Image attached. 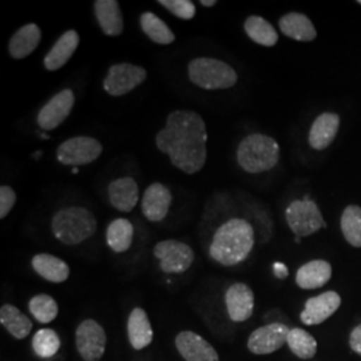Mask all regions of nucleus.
I'll use <instances>...</instances> for the list:
<instances>
[{
  "label": "nucleus",
  "mask_w": 361,
  "mask_h": 361,
  "mask_svg": "<svg viewBox=\"0 0 361 361\" xmlns=\"http://www.w3.org/2000/svg\"><path fill=\"white\" fill-rule=\"evenodd\" d=\"M207 123L192 110H176L155 135V146L168 154L174 168L186 174L201 171L207 158Z\"/></svg>",
  "instance_id": "f257e3e1"
},
{
  "label": "nucleus",
  "mask_w": 361,
  "mask_h": 361,
  "mask_svg": "<svg viewBox=\"0 0 361 361\" xmlns=\"http://www.w3.org/2000/svg\"><path fill=\"white\" fill-rule=\"evenodd\" d=\"M255 246V229L244 219H232L214 233L209 255L224 267H234L249 257Z\"/></svg>",
  "instance_id": "f03ea898"
},
{
  "label": "nucleus",
  "mask_w": 361,
  "mask_h": 361,
  "mask_svg": "<svg viewBox=\"0 0 361 361\" xmlns=\"http://www.w3.org/2000/svg\"><path fill=\"white\" fill-rule=\"evenodd\" d=\"M98 222L89 209L71 207L61 209L52 217L51 231L65 245H78L97 232Z\"/></svg>",
  "instance_id": "7ed1b4c3"
},
{
  "label": "nucleus",
  "mask_w": 361,
  "mask_h": 361,
  "mask_svg": "<svg viewBox=\"0 0 361 361\" xmlns=\"http://www.w3.org/2000/svg\"><path fill=\"white\" fill-rule=\"evenodd\" d=\"M280 161V146L274 138L265 134H250L244 138L237 149V162L250 174L265 173Z\"/></svg>",
  "instance_id": "20e7f679"
},
{
  "label": "nucleus",
  "mask_w": 361,
  "mask_h": 361,
  "mask_svg": "<svg viewBox=\"0 0 361 361\" xmlns=\"http://www.w3.org/2000/svg\"><path fill=\"white\" fill-rule=\"evenodd\" d=\"M190 82L204 90L232 89L238 77L232 66L214 58H195L188 66Z\"/></svg>",
  "instance_id": "39448f33"
},
{
  "label": "nucleus",
  "mask_w": 361,
  "mask_h": 361,
  "mask_svg": "<svg viewBox=\"0 0 361 361\" xmlns=\"http://www.w3.org/2000/svg\"><path fill=\"white\" fill-rule=\"evenodd\" d=\"M285 219L298 238L312 235L326 226L320 209L312 200L293 201L285 210Z\"/></svg>",
  "instance_id": "423d86ee"
},
{
  "label": "nucleus",
  "mask_w": 361,
  "mask_h": 361,
  "mask_svg": "<svg viewBox=\"0 0 361 361\" xmlns=\"http://www.w3.org/2000/svg\"><path fill=\"white\" fill-rule=\"evenodd\" d=\"M104 146L91 137H74L59 145L56 149V159L65 166H85L102 155Z\"/></svg>",
  "instance_id": "0eeeda50"
},
{
  "label": "nucleus",
  "mask_w": 361,
  "mask_h": 361,
  "mask_svg": "<svg viewBox=\"0 0 361 361\" xmlns=\"http://www.w3.org/2000/svg\"><path fill=\"white\" fill-rule=\"evenodd\" d=\"M146 78L147 71L141 66L116 63L109 68L104 89L111 97H122L141 86Z\"/></svg>",
  "instance_id": "6e6552de"
},
{
  "label": "nucleus",
  "mask_w": 361,
  "mask_h": 361,
  "mask_svg": "<svg viewBox=\"0 0 361 361\" xmlns=\"http://www.w3.org/2000/svg\"><path fill=\"white\" fill-rule=\"evenodd\" d=\"M154 256L159 259L161 269L169 274L188 271L194 261L193 249L177 240H165L154 246Z\"/></svg>",
  "instance_id": "1a4fd4ad"
},
{
  "label": "nucleus",
  "mask_w": 361,
  "mask_h": 361,
  "mask_svg": "<svg viewBox=\"0 0 361 361\" xmlns=\"http://www.w3.org/2000/svg\"><path fill=\"white\" fill-rule=\"evenodd\" d=\"M77 349L85 361H99L106 349V334L95 320H85L77 328Z\"/></svg>",
  "instance_id": "9d476101"
},
{
  "label": "nucleus",
  "mask_w": 361,
  "mask_h": 361,
  "mask_svg": "<svg viewBox=\"0 0 361 361\" xmlns=\"http://www.w3.org/2000/svg\"><path fill=\"white\" fill-rule=\"evenodd\" d=\"M75 104V95L73 90L66 89L54 95L39 111L37 122L42 130L50 131L62 125L73 111Z\"/></svg>",
  "instance_id": "9b49d317"
},
{
  "label": "nucleus",
  "mask_w": 361,
  "mask_h": 361,
  "mask_svg": "<svg viewBox=\"0 0 361 361\" xmlns=\"http://www.w3.org/2000/svg\"><path fill=\"white\" fill-rule=\"evenodd\" d=\"M290 328L283 323H271L259 326L247 340V349L255 355H271L284 347Z\"/></svg>",
  "instance_id": "f8f14e48"
},
{
  "label": "nucleus",
  "mask_w": 361,
  "mask_h": 361,
  "mask_svg": "<svg viewBox=\"0 0 361 361\" xmlns=\"http://www.w3.org/2000/svg\"><path fill=\"white\" fill-rule=\"evenodd\" d=\"M341 305V297L335 290L324 292L319 296L310 297L305 301L300 320L304 325H319L332 317Z\"/></svg>",
  "instance_id": "ddd939ff"
},
{
  "label": "nucleus",
  "mask_w": 361,
  "mask_h": 361,
  "mask_svg": "<svg viewBox=\"0 0 361 361\" xmlns=\"http://www.w3.org/2000/svg\"><path fill=\"white\" fill-rule=\"evenodd\" d=\"M225 304L231 320L235 323H243L253 314L255 293L244 283H235L226 290Z\"/></svg>",
  "instance_id": "4468645a"
},
{
  "label": "nucleus",
  "mask_w": 361,
  "mask_h": 361,
  "mask_svg": "<svg viewBox=\"0 0 361 361\" xmlns=\"http://www.w3.org/2000/svg\"><path fill=\"white\" fill-rule=\"evenodd\" d=\"M173 201V195L165 185L155 182L152 183L142 197L141 209L145 219L152 222H159L166 219L169 209Z\"/></svg>",
  "instance_id": "2eb2a0df"
},
{
  "label": "nucleus",
  "mask_w": 361,
  "mask_h": 361,
  "mask_svg": "<svg viewBox=\"0 0 361 361\" xmlns=\"http://www.w3.org/2000/svg\"><path fill=\"white\" fill-rule=\"evenodd\" d=\"M176 347L186 361H219L217 350L204 337L183 331L176 337Z\"/></svg>",
  "instance_id": "dca6fc26"
},
{
  "label": "nucleus",
  "mask_w": 361,
  "mask_h": 361,
  "mask_svg": "<svg viewBox=\"0 0 361 361\" xmlns=\"http://www.w3.org/2000/svg\"><path fill=\"white\" fill-rule=\"evenodd\" d=\"M109 198L114 209L129 213L137 207L140 200L138 183L131 177H122L109 185Z\"/></svg>",
  "instance_id": "f3484780"
},
{
  "label": "nucleus",
  "mask_w": 361,
  "mask_h": 361,
  "mask_svg": "<svg viewBox=\"0 0 361 361\" xmlns=\"http://www.w3.org/2000/svg\"><path fill=\"white\" fill-rule=\"evenodd\" d=\"M94 13L104 35L116 38L123 32V15L116 0L94 1Z\"/></svg>",
  "instance_id": "a211bd4d"
},
{
  "label": "nucleus",
  "mask_w": 361,
  "mask_h": 361,
  "mask_svg": "<svg viewBox=\"0 0 361 361\" xmlns=\"http://www.w3.org/2000/svg\"><path fill=\"white\" fill-rule=\"evenodd\" d=\"M332 279V267L325 259H313L304 264L296 273V284L301 289H319Z\"/></svg>",
  "instance_id": "6ab92c4d"
},
{
  "label": "nucleus",
  "mask_w": 361,
  "mask_h": 361,
  "mask_svg": "<svg viewBox=\"0 0 361 361\" xmlns=\"http://www.w3.org/2000/svg\"><path fill=\"white\" fill-rule=\"evenodd\" d=\"M340 129V116L335 113H323L317 116L310 131V145L314 150H324L335 141Z\"/></svg>",
  "instance_id": "aec40b11"
},
{
  "label": "nucleus",
  "mask_w": 361,
  "mask_h": 361,
  "mask_svg": "<svg viewBox=\"0 0 361 361\" xmlns=\"http://www.w3.org/2000/svg\"><path fill=\"white\" fill-rule=\"evenodd\" d=\"M79 34L75 30H68L55 42L51 50L44 58V67L49 71H56L71 59L79 46Z\"/></svg>",
  "instance_id": "412c9836"
},
{
  "label": "nucleus",
  "mask_w": 361,
  "mask_h": 361,
  "mask_svg": "<svg viewBox=\"0 0 361 361\" xmlns=\"http://www.w3.org/2000/svg\"><path fill=\"white\" fill-rule=\"evenodd\" d=\"M42 39V31L38 25L30 23L20 27L8 43V51L13 59H25L38 47Z\"/></svg>",
  "instance_id": "4be33fe9"
},
{
  "label": "nucleus",
  "mask_w": 361,
  "mask_h": 361,
  "mask_svg": "<svg viewBox=\"0 0 361 361\" xmlns=\"http://www.w3.org/2000/svg\"><path fill=\"white\" fill-rule=\"evenodd\" d=\"M128 335L131 347L141 350L149 347L153 341V328L147 313L142 308L131 310L128 320Z\"/></svg>",
  "instance_id": "5701e85b"
},
{
  "label": "nucleus",
  "mask_w": 361,
  "mask_h": 361,
  "mask_svg": "<svg viewBox=\"0 0 361 361\" xmlns=\"http://www.w3.org/2000/svg\"><path fill=\"white\" fill-rule=\"evenodd\" d=\"M279 26L285 37L298 42H312L317 37L312 20L304 13H286L280 19Z\"/></svg>",
  "instance_id": "b1692460"
},
{
  "label": "nucleus",
  "mask_w": 361,
  "mask_h": 361,
  "mask_svg": "<svg viewBox=\"0 0 361 361\" xmlns=\"http://www.w3.org/2000/svg\"><path fill=\"white\" fill-rule=\"evenodd\" d=\"M32 268L40 277L54 284L65 283L70 276V268L65 261L47 253H40L32 258Z\"/></svg>",
  "instance_id": "393cba45"
},
{
  "label": "nucleus",
  "mask_w": 361,
  "mask_h": 361,
  "mask_svg": "<svg viewBox=\"0 0 361 361\" xmlns=\"http://www.w3.org/2000/svg\"><path fill=\"white\" fill-rule=\"evenodd\" d=\"M0 323L16 340L26 338L32 329L31 320L11 304H4L0 308Z\"/></svg>",
  "instance_id": "a878e982"
},
{
  "label": "nucleus",
  "mask_w": 361,
  "mask_h": 361,
  "mask_svg": "<svg viewBox=\"0 0 361 361\" xmlns=\"http://www.w3.org/2000/svg\"><path fill=\"white\" fill-rule=\"evenodd\" d=\"M134 226L129 219H116L109 225L106 232L107 245L116 253L128 252L133 244Z\"/></svg>",
  "instance_id": "bb28decb"
},
{
  "label": "nucleus",
  "mask_w": 361,
  "mask_h": 361,
  "mask_svg": "<svg viewBox=\"0 0 361 361\" xmlns=\"http://www.w3.org/2000/svg\"><path fill=\"white\" fill-rule=\"evenodd\" d=\"M244 28L247 37L259 46L273 47L279 42V34L276 28L262 16H257V15L249 16L244 23Z\"/></svg>",
  "instance_id": "cd10ccee"
},
{
  "label": "nucleus",
  "mask_w": 361,
  "mask_h": 361,
  "mask_svg": "<svg viewBox=\"0 0 361 361\" xmlns=\"http://www.w3.org/2000/svg\"><path fill=\"white\" fill-rule=\"evenodd\" d=\"M286 344L298 359L310 360L317 353V341L308 331L302 328H292L289 331Z\"/></svg>",
  "instance_id": "c85d7f7f"
},
{
  "label": "nucleus",
  "mask_w": 361,
  "mask_h": 361,
  "mask_svg": "<svg viewBox=\"0 0 361 361\" xmlns=\"http://www.w3.org/2000/svg\"><path fill=\"white\" fill-rule=\"evenodd\" d=\"M141 27L146 37L157 44H171L176 40L174 32L170 27L153 13H143L141 15Z\"/></svg>",
  "instance_id": "c756f323"
},
{
  "label": "nucleus",
  "mask_w": 361,
  "mask_h": 361,
  "mask_svg": "<svg viewBox=\"0 0 361 361\" xmlns=\"http://www.w3.org/2000/svg\"><path fill=\"white\" fill-rule=\"evenodd\" d=\"M341 232L349 245L361 247V207L349 205L341 216Z\"/></svg>",
  "instance_id": "7c9ffc66"
},
{
  "label": "nucleus",
  "mask_w": 361,
  "mask_h": 361,
  "mask_svg": "<svg viewBox=\"0 0 361 361\" xmlns=\"http://www.w3.org/2000/svg\"><path fill=\"white\" fill-rule=\"evenodd\" d=\"M28 310L37 319V322L42 324L54 322L59 312L56 301L49 295H37L32 297L28 302Z\"/></svg>",
  "instance_id": "2f4dec72"
},
{
  "label": "nucleus",
  "mask_w": 361,
  "mask_h": 361,
  "mask_svg": "<svg viewBox=\"0 0 361 361\" xmlns=\"http://www.w3.org/2000/svg\"><path fill=\"white\" fill-rule=\"evenodd\" d=\"M61 348V338L52 329H40L32 338V349L40 359H50Z\"/></svg>",
  "instance_id": "473e14b6"
},
{
  "label": "nucleus",
  "mask_w": 361,
  "mask_h": 361,
  "mask_svg": "<svg viewBox=\"0 0 361 361\" xmlns=\"http://www.w3.org/2000/svg\"><path fill=\"white\" fill-rule=\"evenodd\" d=\"M158 4L183 20H190L195 16V6L190 0H159Z\"/></svg>",
  "instance_id": "72a5a7b5"
},
{
  "label": "nucleus",
  "mask_w": 361,
  "mask_h": 361,
  "mask_svg": "<svg viewBox=\"0 0 361 361\" xmlns=\"http://www.w3.org/2000/svg\"><path fill=\"white\" fill-rule=\"evenodd\" d=\"M16 204V193L11 186L3 185L0 188V219H6Z\"/></svg>",
  "instance_id": "f704fd0d"
},
{
  "label": "nucleus",
  "mask_w": 361,
  "mask_h": 361,
  "mask_svg": "<svg viewBox=\"0 0 361 361\" xmlns=\"http://www.w3.org/2000/svg\"><path fill=\"white\" fill-rule=\"evenodd\" d=\"M349 348L352 349L356 355L361 356V324L355 326L349 335Z\"/></svg>",
  "instance_id": "c9c22d12"
},
{
  "label": "nucleus",
  "mask_w": 361,
  "mask_h": 361,
  "mask_svg": "<svg viewBox=\"0 0 361 361\" xmlns=\"http://www.w3.org/2000/svg\"><path fill=\"white\" fill-rule=\"evenodd\" d=\"M273 271H274V276L280 280H284L289 274L288 268L285 267V264H283V262H274L273 264Z\"/></svg>",
  "instance_id": "e433bc0d"
},
{
  "label": "nucleus",
  "mask_w": 361,
  "mask_h": 361,
  "mask_svg": "<svg viewBox=\"0 0 361 361\" xmlns=\"http://www.w3.org/2000/svg\"><path fill=\"white\" fill-rule=\"evenodd\" d=\"M200 4L204 7H214L217 4V1L216 0H201Z\"/></svg>",
  "instance_id": "4c0bfd02"
},
{
  "label": "nucleus",
  "mask_w": 361,
  "mask_h": 361,
  "mask_svg": "<svg viewBox=\"0 0 361 361\" xmlns=\"http://www.w3.org/2000/svg\"><path fill=\"white\" fill-rule=\"evenodd\" d=\"M73 173H75V174H77V173H78V168L73 169Z\"/></svg>",
  "instance_id": "58836bf2"
},
{
  "label": "nucleus",
  "mask_w": 361,
  "mask_h": 361,
  "mask_svg": "<svg viewBox=\"0 0 361 361\" xmlns=\"http://www.w3.org/2000/svg\"><path fill=\"white\" fill-rule=\"evenodd\" d=\"M359 4L361 6V0H359Z\"/></svg>",
  "instance_id": "ea45409f"
}]
</instances>
